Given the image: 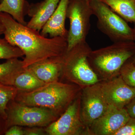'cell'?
Masks as SVG:
<instances>
[{"label": "cell", "instance_id": "1", "mask_svg": "<svg viewBox=\"0 0 135 135\" xmlns=\"http://www.w3.org/2000/svg\"><path fill=\"white\" fill-rule=\"evenodd\" d=\"M0 24L4 27V38L23 52L25 68L48 59L63 57L67 52V38H47L4 12H0Z\"/></svg>", "mask_w": 135, "mask_h": 135}, {"label": "cell", "instance_id": "2", "mask_svg": "<svg viewBox=\"0 0 135 135\" xmlns=\"http://www.w3.org/2000/svg\"><path fill=\"white\" fill-rule=\"evenodd\" d=\"M81 90L76 84L58 81L47 83L32 91H18L14 100L26 106L47 108L59 118Z\"/></svg>", "mask_w": 135, "mask_h": 135}, {"label": "cell", "instance_id": "3", "mask_svg": "<svg viewBox=\"0 0 135 135\" xmlns=\"http://www.w3.org/2000/svg\"><path fill=\"white\" fill-rule=\"evenodd\" d=\"M135 54L134 42H119L92 50L88 61L101 80H108L120 75L123 65Z\"/></svg>", "mask_w": 135, "mask_h": 135}, {"label": "cell", "instance_id": "4", "mask_svg": "<svg viewBox=\"0 0 135 135\" xmlns=\"http://www.w3.org/2000/svg\"><path fill=\"white\" fill-rule=\"evenodd\" d=\"M91 51V48L85 41L67 51L62 61V78L82 89L100 82L101 80L89 62L88 56Z\"/></svg>", "mask_w": 135, "mask_h": 135}, {"label": "cell", "instance_id": "5", "mask_svg": "<svg viewBox=\"0 0 135 135\" xmlns=\"http://www.w3.org/2000/svg\"><path fill=\"white\" fill-rule=\"evenodd\" d=\"M97 26L113 42L134 41V31L122 18L101 0H89Z\"/></svg>", "mask_w": 135, "mask_h": 135}, {"label": "cell", "instance_id": "6", "mask_svg": "<svg viewBox=\"0 0 135 135\" xmlns=\"http://www.w3.org/2000/svg\"><path fill=\"white\" fill-rule=\"evenodd\" d=\"M6 112V129L13 126L47 127L59 118L49 109L23 105L14 99L8 104Z\"/></svg>", "mask_w": 135, "mask_h": 135}, {"label": "cell", "instance_id": "7", "mask_svg": "<svg viewBox=\"0 0 135 135\" xmlns=\"http://www.w3.org/2000/svg\"><path fill=\"white\" fill-rule=\"evenodd\" d=\"M92 15L89 0H69L66 11V17L70 22L67 38V51L78 44L86 41Z\"/></svg>", "mask_w": 135, "mask_h": 135}, {"label": "cell", "instance_id": "8", "mask_svg": "<svg viewBox=\"0 0 135 135\" xmlns=\"http://www.w3.org/2000/svg\"><path fill=\"white\" fill-rule=\"evenodd\" d=\"M81 93L58 119L47 126V134L87 135V128L81 118Z\"/></svg>", "mask_w": 135, "mask_h": 135}, {"label": "cell", "instance_id": "9", "mask_svg": "<svg viewBox=\"0 0 135 135\" xmlns=\"http://www.w3.org/2000/svg\"><path fill=\"white\" fill-rule=\"evenodd\" d=\"M109 106L100 82L82 89L81 118L87 130L94 121L106 112Z\"/></svg>", "mask_w": 135, "mask_h": 135}, {"label": "cell", "instance_id": "10", "mask_svg": "<svg viewBox=\"0 0 135 135\" xmlns=\"http://www.w3.org/2000/svg\"><path fill=\"white\" fill-rule=\"evenodd\" d=\"M130 118L126 108L109 105L106 112L87 129V135H114Z\"/></svg>", "mask_w": 135, "mask_h": 135}, {"label": "cell", "instance_id": "11", "mask_svg": "<svg viewBox=\"0 0 135 135\" xmlns=\"http://www.w3.org/2000/svg\"><path fill=\"white\" fill-rule=\"evenodd\" d=\"M100 83L109 105L123 109L135 97V89L128 85L120 75Z\"/></svg>", "mask_w": 135, "mask_h": 135}, {"label": "cell", "instance_id": "12", "mask_svg": "<svg viewBox=\"0 0 135 135\" xmlns=\"http://www.w3.org/2000/svg\"><path fill=\"white\" fill-rule=\"evenodd\" d=\"M60 0H43L30 4L27 15L31 18L26 25L38 31L48 21L58 6Z\"/></svg>", "mask_w": 135, "mask_h": 135}, {"label": "cell", "instance_id": "13", "mask_svg": "<svg viewBox=\"0 0 135 135\" xmlns=\"http://www.w3.org/2000/svg\"><path fill=\"white\" fill-rule=\"evenodd\" d=\"M69 0H60L53 15L45 24L41 34L44 36L49 35L50 38H67L68 31L66 29L65 22Z\"/></svg>", "mask_w": 135, "mask_h": 135}, {"label": "cell", "instance_id": "14", "mask_svg": "<svg viewBox=\"0 0 135 135\" xmlns=\"http://www.w3.org/2000/svg\"><path fill=\"white\" fill-rule=\"evenodd\" d=\"M63 57L48 59L32 65L27 68L38 79L46 84L58 81L61 76Z\"/></svg>", "mask_w": 135, "mask_h": 135}, {"label": "cell", "instance_id": "15", "mask_svg": "<svg viewBox=\"0 0 135 135\" xmlns=\"http://www.w3.org/2000/svg\"><path fill=\"white\" fill-rule=\"evenodd\" d=\"M30 5L27 0H2L0 3V12L7 13L17 22L26 25L25 17Z\"/></svg>", "mask_w": 135, "mask_h": 135}, {"label": "cell", "instance_id": "16", "mask_svg": "<svg viewBox=\"0 0 135 135\" xmlns=\"http://www.w3.org/2000/svg\"><path fill=\"white\" fill-rule=\"evenodd\" d=\"M25 68L23 60L18 58L9 59L0 64V83L13 86L17 76Z\"/></svg>", "mask_w": 135, "mask_h": 135}, {"label": "cell", "instance_id": "17", "mask_svg": "<svg viewBox=\"0 0 135 135\" xmlns=\"http://www.w3.org/2000/svg\"><path fill=\"white\" fill-rule=\"evenodd\" d=\"M127 22L135 23V0H101Z\"/></svg>", "mask_w": 135, "mask_h": 135}, {"label": "cell", "instance_id": "18", "mask_svg": "<svg viewBox=\"0 0 135 135\" xmlns=\"http://www.w3.org/2000/svg\"><path fill=\"white\" fill-rule=\"evenodd\" d=\"M46 84L38 79L27 68L17 76L13 86L18 91L29 92L39 88Z\"/></svg>", "mask_w": 135, "mask_h": 135}, {"label": "cell", "instance_id": "19", "mask_svg": "<svg viewBox=\"0 0 135 135\" xmlns=\"http://www.w3.org/2000/svg\"><path fill=\"white\" fill-rule=\"evenodd\" d=\"M18 91L14 86L0 83V114L5 120L7 118L6 110L8 104L15 99Z\"/></svg>", "mask_w": 135, "mask_h": 135}, {"label": "cell", "instance_id": "20", "mask_svg": "<svg viewBox=\"0 0 135 135\" xmlns=\"http://www.w3.org/2000/svg\"><path fill=\"white\" fill-rule=\"evenodd\" d=\"M24 56L23 52L19 48L11 45L5 38H0V59L7 60Z\"/></svg>", "mask_w": 135, "mask_h": 135}, {"label": "cell", "instance_id": "21", "mask_svg": "<svg viewBox=\"0 0 135 135\" xmlns=\"http://www.w3.org/2000/svg\"><path fill=\"white\" fill-rule=\"evenodd\" d=\"M120 75L128 85L135 89V65L130 59L122 67Z\"/></svg>", "mask_w": 135, "mask_h": 135}, {"label": "cell", "instance_id": "22", "mask_svg": "<svg viewBox=\"0 0 135 135\" xmlns=\"http://www.w3.org/2000/svg\"><path fill=\"white\" fill-rule=\"evenodd\" d=\"M114 135H135V118H131Z\"/></svg>", "mask_w": 135, "mask_h": 135}, {"label": "cell", "instance_id": "23", "mask_svg": "<svg viewBox=\"0 0 135 135\" xmlns=\"http://www.w3.org/2000/svg\"><path fill=\"white\" fill-rule=\"evenodd\" d=\"M24 129L25 135H44L47 134L45 129L41 127H33Z\"/></svg>", "mask_w": 135, "mask_h": 135}, {"label": "cell", "instance_id": "24", "mask_svg": "<svg viewBox=\"0 0 135 135\" xmlns=\"http://www.w3.org/2000/svg\"><path fill=\"white\" fill-rule=\"evenodd\" d=\"M5 135H24V129L20 126H13L10 127L5 131Z\"/></svg>", "mask_w": 135, "mask_h": 135}, {"label": "cell", "instance_id": "25", "mask_svg": "<svg viewBox=\"0 0 135 135\" xmlns=\"http://www.w3.org/2000/svg\"><path fill=\"white\" fill-rule=\"evenodd\" d=\"M131 118H135V97L125 107Z\"/></svg>", "mask_w": 135, "mask_h": 135}, {"label": "cell", "instance_id": "26", "mask_svg": "<svg viewBox=\"0 0 135 135\" xmlns=\"http://www.w3.org/2000/svg\"><path fill=\"white\" fill-rule=\"evenodd\" d=\"M4 31V27H3L2 26V25L0 24V35L3 34Z\"/></svg>", "mask_w": 135, "mask_h": 135}, {"label": "cell", "instance_id": "27", "mask_svg": "<svg viewBox=\"0 0 135 135\" xmlns=\"http://www.w3.org/2000/svg\"><path fill=\"white\" fill-rule=\"evenodd\" d=\"M130 60H131V62H132L135 65V54L130 59Z\"/></svg>", "mask_w": 135, "mask_h": 135}, {"label": "cell", "instance_id": "28", "mask_svg": "<svg viewBox=\"0 0 135 135\" xmlns=\"http://www.w3.org/2000/svg\"><path fill=\"white\" fill-rule=\"evenodd\" d=\"M134 24V27L133 28V31H134V39H133V41L135 42V23Z\"/></svg>", "mask_w": 135, "mask_h": 135}, {"label": "cell", "instance_id": "29", "mask_svg": "<svg viewBox=\"0 0 135 135\" xmlns=\"http://www.w3.org/2000/svg\"><path fill=\"white\" fill-rule=\"evenodd\" d=\"M1 122H0V129H1Z\"/></svg>", "mask_w": 135, "mask_h": 135}, {"label": "cell", "instance_id": "30", "mask_svg": "<svg viewBox=\"0 0 135 135\" xmlns=\"http://www.w3.org/2000/svg\"><path fill=\"white\" fill-rule=\"evenodd\" d=\"M2 1V0H0V2H1Z\"/></svg>", "mask_w": 135, "mask_h": 135}]
</instances>
